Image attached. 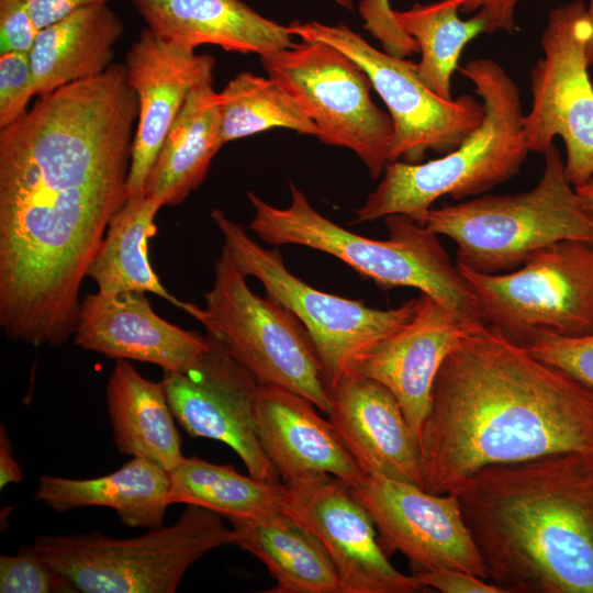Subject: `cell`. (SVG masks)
<instances>
[{"label":"cell","instance_id":"8","mask_svg":"<svg viewBox=\"0 0 593 593\" xmlns=\"http://www.w3.org/2000/svg\"><path fill=\"white\" fill-rule=\"evenodd\" d=\"M246 278L223 245L204 306L184 302L181 310L199 321L259 384L299 393L327 415L328 391L306 328L272 296L255 294Z\"/></svg>","mask_w":593,"mask_h":593},{"label":"cell","instance_id":"31","mask_svg":"<svg viewBox=\"0 0 593 593\" xmlns=\"http://www.w3.org/2000/svg\"><path fill=\"white\" fill-rule=\"evenodd\" d=\"M225 144L271 128L318 136L315 123L270 77L243 71L219 92Z\"/></svg>","mask_w":593,"mask_h":593},{"label":"cell","instance_id":"7","mask_svg":"<svg viewBox=\"0 0 593 593\" xmlns=\"http://www.w3.org/2000/svg\"><path fill=\"white\" fill-rule=\"evenodd\" d=\"M223 518L187 505L176 523L141 536L48 535L33 546L78 592L174 593L191 564L215 548L235 545V532Z\"/></svg>","mask_w":593,"mask_h":593},{"label":"cell","instance_id":"41","mask_svg":"<svg viewBox=\"0 0 593 593\" xmlns=\"http://www.w3.org/2000/svg\"><path fill=\"white\" fill-rule=\"evenodd\" d=\"M574 188L585 208L593 214V176Z\"/></svg>","mask_w":593,"mask_h":593},{"label":"cell","instance_id":"30","mask_svg":"<svg viewBox=\"0 0 593 593\" xmlns=\"http://www.w3.org/2000/svg\"><path fill=\"white\" fill-rule=\"evenodd\" d=\"M462 3L463 0H439L394 10L398 23L418 46L421 80L445 100H452L451 76L466 45L486 33V23L479 13L468 20L459 18Z\"/></svg>","mask_w":593,"mask_h":593},{"label":"cell","instance_id":"11","mask_svg":"<svg viewBox=\"0 0 593 593\" xmlns=\"http://www.w3.org/2000/svg\"><path fill=\"white\" fill-rule=\"evenodd\" d=\"M488 324L522 344L536 334L593 333V244L564 239L505 273L459 266Z\"/></svg>","mask_w":593,"mask_h":593},{"label":"cell","instance_id":"15","mask_svg":"<svg viewBox=\"0 0 593 593\" xmlns=\"http://www.w3.org/2000/svg\"><path fill=\"white\" fill-rule=\"evenodd\" d=\"M350 489L383 542L421 571L458 570L488 580L455 492L433 494L374 474H363Z\"/></svg>","mask_w":593,"mask_h":593},{"label":"cell","instance_id":"13","mask_svg":"<svg viewBox=\"0 0 593 593\" xmlns=\"http://www.w3.org/2000/svg\"><path fill=\"white\" fill-rule=\"evenodd\" d=\"M592 32L582 1L549 13L540 38L542 56L530 71L532 107L523 122L529 152L544 154L555 137L562 138L566 174L573 186L593 176Z\"/></svg>","mask_w":593,"mask_h":593},{"label":"cell","instance_id":"1","mask_svg":"<svg viewBox=\"0 0 593 593\" xmlns=\"http://www.w3.org/2000/svg\"><path fill=\"white\" fill-rule=\"evenodd\" d=\"M137 116L113 63L0 128V326L11 340L74 336L82 281L126 201Z\"/></svg>","mask_w":593,"mask_h":593},{"label":"cell","instance_id":"38","mask_svg":"<svg viewBox=\"0 0 593 593\" xmlns=\"http://www.w3.org/2000/svg\"><path fill=\"white\" fill-rule=\"evenodd\" d=\"M519 0H463L461 12H474L484 19L486 33L516 30L514 13Z\"/></svg>","mask_w":593,"mask_h":593},{"label":"cell","instance_id":"17","mask_svg":"<svg viewBox=\"0 0 593 593\" xmlns=\"http://www.w3.org/2000/svg\"><path fill=\"white\" fill-rule=\"evenodd\" d=\"M215 60L195 54L145 26L126 53L124 66L138 102L126 198L144 193L164 139L195 86L213 80Z\"/></svg>","mask_w":593,"mask_h":593},{"label":"cell","instance_id":"6","mask_svg":"<svg viewBox=\"0 0 593 593\" xmlns=\"http://www.w3.org/2000/svg\"><path fill=\"white\" fill-rule=\"evenodd\" d=\"M530 190L430 208L414 220L457 244V265L481 273L512 271L535 251L564 239L593 244V214L570 182L559 148L544 152Z\"/></svg>","mask_w":593,"mask_h":593},{"label":"cell","instance_id":"32","mask_svg":"<svg viewBox=\"0 0 593 593\" xmlns=\"http://www.w3.org/2000/svg\"><path fill=\"white\" fill-rule=\"evenodd\" d=\"M1 593H74V584L47 563L32 545L0 557Z\"/></svg>","mask_w":593,"mask_h":593},{"label":"cell","instance_id":"3","mask_svg":"<svg viewBox=\"0 0 593 593\" xmlns=\"http://www.w3.org/2000/svg\"><path fill=\"white\" fill-rule=\"evenodd\" d=\"M451 492L503 593H593V454L485 466Z\"/></svg>","mask_w":593,"mask_h":593},{"label":"cell","instance_id":"23","mask_svg":"<svg viewBox=\"0 0 593 593\" xmlns=\"http://www.w3.org/2000/svg\"><path fill=\"white\" fill-rule=\"evenodd\" d=\"M34 497L57 513L88 506L110 507L124 525L148 529L163 525L172 504L169 472L138 457L93 479L42 475Z\"/></svg>","mask_w":593,"mask_h":593},{"label":"cell","instance_id":"2","mask_svg":"<svg viewBox=\"0 0 593 593\" xmlns=\"http://www.w3.org/2000/svg\"><path fill=\"white\" fill-rule=\"evenodd\" d=\"M418 450L423 490L433 494L485 466L593 454V388L479 325L436 374Z\"/></svg>","mask_w":593,"mask_h":593},{"label":"cell","instance_id":"24","mask_svg":"<svg viewBox=\"0 0 593 593\" xmlns=\"http://www.w3.org/2000/svg\"><path fill=\"white\" fill-rule=\"evenodd\" d=\"M123 32L121 18L107 3L85 7L42 29L29 53L37 98L104 72Z\"/></svg>","mask_w":593,"mask_h":593},{"label":"cell","instance_id":"33","mask_svg":"<svg viewBox=\"0 0 593 593\" xmlns=\"http://www.w3.org/2000/svg\"><path fill=\"white\" fill-rule=\"evenodd\" d=\"M521 345L534 356L593 388V333L577 337L536 334Z\"/></svg>","mask_w":593,"mask_h":593},{"label":"cell","instance_id":"37","mask_svg":"<svg viewBox=\"0 0 593 593\" xmlns=\"http://www.w3.org/2000/svg\"><path fill=\"white\" fill-rule=\"evenodd\" d=\"M414 575L426 589L443 593H503L490 581L458 570L417 571Z\"/></svg>","mask_w":593,"mask_h":593},{"label":"cell","instance_id":"42","mask_svg":"<svg viewBox=\"0 0 593 593\" xmlns=\"http://www.w3.org/2000/svg\"><path fill=\"white\" fill-rule=\"evenodd\" d=\"M588 14H589L592 29H593V0L590 1V5L588 8ZM588 58H589L590 65H592L593 64V32H592V37L590 40L589 47H588Z\"/></svg>","mask_w":593,"mask_h":593},{"label":"cell","instance_id":"34","mask_svg":"<svg viewBox=\"0 0 593 593\" xmlns=\"http://www.w3.org/2000/svg\"><path fill=\"white\" fill-rule=\"evenodd\" d=\"M35 94L34 78L27 53L0 54V128L23 116Z\"/></svg>","mask_w":593,"mask_h":593},{"label":"cell","instance_id":"29","mask_svg":"<svg viewBox=\"0 0 593 593\" xmlns=\"http://www.w3.org/2000/svg\"><path fill=\"white\" fill-rule=\"evenodd\" d=\"M171 503L197 505L227 521L256 518L282 508L284 483L239 473L231 465L184 457L170 472Z\"/></svg>","mask_w":593,"mask_h":593},{"label":"cell","instance_id":"19","mask_svg":"<svg viewBox=\"0 0 593 593\" xmlns=\"http://www.w3.org/2000/svg\"><path fill=\"white\" fill-rule=\"evenodd\" d=\"M74 338L82 349L171 372L184 371L209 348L206 336L161 318L145 293L134 291L87 294L80 301Z\"/></svg>","mask_w":593,"mask_h":593},{"label":"cell","instance_id":"40","mask_svg":"<svg viewBox=\"0 0 593 593\" xmlns=\"http://www.w3.org/2000/svg\"><path fill=\"white\" fill-rule=\"evenodd\" d=\"M23 480L22 469L16 461L13 448L8 437L7 428L0 426V488L1 490L11 483H20Z\"/></svg>","mask_w":593,"mask_h":593},{"label":"cell","instance_id":"39","mask_svg":"<svg viewBox=\"0 0 593 593\" xmlns=\"http://www.w3.org/2000/svg\"><path fill=\"white\" fill-rule=\"evenodd\" d=\"M40 30L88 5L109 0H23Z\"/></svg>","mask_w":593,"mask_h":593},{"label":"cell","instance_id":"26","mask_svg":"<svg viewBox=\"0 0 593 593\" xmlns=\"http://www.w3.org/2000/svg\"><path fill=\"white\" fill-rule=\"evenodd\" d=\"M235 546L250 552L276 581L268 593H343L336 567L320 539L282 510L228 521Z\"/></svg>","mask_w":593,"mask_h":593},{"label":"cell","instance_id":"28","mask_svg":"<svg viewBox=\"0 0 593 593\" xmlns=\"http://www.w3.org/2000/svg\"><path fill=\"white\" fill-rule=\"evenodd\" d=\"M163 205L145 193L127 197L108 225L87 277L107 294L153 293L182 309L183 301L171 295L148 259V239L155 236V216Z\"/></svg>","mask_w":593,"mask_h":593},{"label":"cell","instance_id":"21","mask_svg":"<svg viewBox=\"0 0 593 593\" xmlns=\"http://www.w3.org/2000/svg\"><path fill=\"white\" fill-rule=\"evenodd\" d=\"M310 400L283 387L260 384L255 404L261 447L282 483L327 473L349 486L363 472Z\"/></svg>","mask_w":593,"mask_h":593},{"label":"cell","instance_id":"36","mask_svg":"<svg viewBox=\"0 0 593 593\" xmlns=\"http://www.w3.org/2000/svg\"><path fill=\"white\" fill-rule=\"evenodd\" d=\"M40 31L23 0H0V54H29Z\"/></svg>","mask_w":593,"mask_h":593},{"label":"cell","instance_id":"43","mask_svg":"<svg viewBox=\"0 0 593 593\" xmlns=\"http://www.w3.org/2000/svg\"><path fill=\"white\" fill-rule=\"evenodd\" d=\"M342 8L353 12L355 10L354 0H332Z\"/></svg>","mask_w":593,"mask_h":593},{"label":"cell","instance_id":"27","mask_svg":"<svg viewBox=\"0 0 593 593\" xmlns=\"http://www.w3.org/2000/svg\"><path fill=\"white\" fill-rule=\"evenodd\" d=\"M107 409L116 449L170 472L183 458L175 416L161 382L116 360L107 383Z\"/></svg>","mask_w":593,"mask_h":593},{"label":"cell","instance_id":"10","mask_svg":"<svg viewBox=\"0 0 593 593\" xmlns=\"http://www.w3.org/2000/svg\"><path fill=\"white\" fill-rule=\"evenodd\" d=\"M260 63L315 123L322 143L351 149L372 179L383 174L393 122L372 101L371 80L354 59L327 43L302 40L260 55Z\"/></svg>","mask_w":593,"mask_h":593},{"label":"cell","instance_id":"4","mask_svg":"<svg viewBox=\"0 0 593 593\" xmlns=\"http://www.w3.org/2000/svg\"><path fill=\"white\" fill-rule=\"evenodd\" d=\"M291 203L276 208L249 191L254 208L250 230L277 246L302 245L327 253L382 289H418L450 310L468 327L488 324L474 291L459 266L451 261L438 234L406 214L384 217L385 240L371 239L318 213L305 193L290 183Z\"/></svg>","mask_w":593,"mask_h":593},{"label":"cell","instance_id":"9","mask_svg":"<svg viewBox=\"0 0 593 593\" xmlns=\"http://www.w3.org/2000/svg\"><path fill=\"white\" fill-rule=\"evenodd\" d=\"M211 217L242 272L258 279L267 295L284 305L304 325L327 390L350 372L371 347L407 323L417 310L419 296L394 309L378 310L317 290L288 270L277 248L260 246L224 211L213 210Z\"/></svg>","mask_w":593,"mask_h":593},{"label":"cell","instance_id":"12","mask_svg":"<svg viewBox=\"0 0 593 593\" xmlns=\"http://www.w3.org/2000/svg\"><path fill=\"white\" fill-rule=\"evenodd\" d=\"M287 27L300 40L333 45L367 72L393 122L389 163L401 158L422 163L427 150L445 155L483 120L482 102L469 94L452 100L438 97L421 80L417 64L373 47L343 22L293 21Z\"/></svg>","mask_w":593,"mask_h":593},{"label":"cell","instance_id":"14","mask_svg":"<svg viewBox=\"0 0 593 593\" xmlns=\"http://www.w3.org/2000/svg\"><path fill=\"white\" fill-rule=\"evenodd\" d=\"M205 336L209 348L191 367L164 371L160 382L176 421L190 437L227 445L251 477L279 482L256 429L260 384L213 336Z\"/></svg>","mask_w":593,"mask_h":593},{"label":"cell","instance_id":"22","mask_svg":"<svg viewBox=\"0 0 593 593\" xmlns=\"http://www.w3.org/2000/svg\"><path fill=\"white\" fill-rule=\"evenodd\" d=\"M153 32L191 49L212 44L259 56L294 45L288 27L242 0H132Z\"/></svg>","mask_w":593,"mask_h":593},{"label":"cell","instance_id":"35","mask_svg":"<svg viewBox=\"0 0 593 593\" xmlns=\"http://www.w3.org/2000/svg\"><path fill=\"white\" fill-rule=\"evenodd\" d=\"M357 10L363 27L380 42L382 51L400 58L418 52L416 42L398 23L389 0H359Z\"/></svg>","mask_w":593,"mask_h":593},{"label":"cell","instance_id":"5","mask_svg":"<svg viewBox=\"0 0 593 593\" xmlns=\"http://www.w3.org/2000/svg\"><path fill=\"white\" fill-rule=\"evenodd\" d=\"M459 70L481 98V124L457 148L436 159L388 163L382 180L356 211V223L391 214L414 219L444 195L456 200L479 195L519 171L529 149L516 82L491 58L469 60Z\"/></svg>","mask_w":593,"mask_h":593},{"label":"cell","instance_id":"20","mask_svg":"<svg viewBox=\"0 0 593 593\" xmlns=\"http://www.w3.org/2000/svg\"><path fill=\"white\" fill-rule=\"evenodd\" d=\"M327 391L328 419L363 474L423 489L418 446L392 392L353 371Z\"/></svg>","mask_w":593,"mask_h":593},{"label":"cell","instance_id":"18","mask_svg":"<svg viewBox=\"0 0 593 593\" xmlns=\"http://www.w3.org/2000/svg\"><path fill=\"white\" fill-rule=\"evenodd\" d=\"M471 328L441 303L421 293L413 317L371 347L351 370L392 392L417 446L430 409L436 374Z\"/></svg>","mask_w":593,"mask_h":593},{"label":"cell","instance_id":"16","mask_svg":"<svg viewBox=\"0 0 593 593\" xmlns=\"http://www.w3.org/2000/svg\"><path fill=\"white\" fill-rule=\"evenodd\" d=\"M282 511L322 542L338 572L343 593H417L426 589L388 560L374 523L340 479L320 473L286 484Z\"/></svg>","mask_w":593,"mask_h":593},{"label":"cell","instance_id":"25","mask_svg":"<svg viewBox=\"0 0 593 593\" xmlns=\"http://www.w3.org/2000/svg\"><path fill=\"white\" fill-rule=\"evenodd\" d=\"M212 81L191 89L146 179L144 193L163 206L183 202L203 182L225 144L220 97Z\"/></svg>","mask_w":593,"mask_h":593}]
</instances>
